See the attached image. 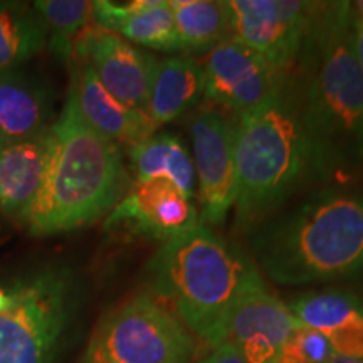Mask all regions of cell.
<instances>
[{
	"label": "cell",
	"instance_id": "obj_1",
	"mask_svg": "<svg viewBox=\"0 0 363 363\" xmlns=\"http://www.w3.org/2000/svg\"><path fill=\"white\" fill-rule=\"evenodd\" d=\"M291 69L289 81L325 177L363 162V74L352 2H315Z\"/></svg>",
	"mask_w": 363,
	"mask_h": 363
},
{
	"label": "cell",
	"instance_id": "obj_2",
	"mask_svg": "<svg viewBox=\"0 0 363 363\" xmlns=\"http://www.w3.org/2000/svg\"><path fill=\"white\" fill-rule=\"evenodd\" d=\"M235 220L254 229L303 189L325 179L288 72L278 89L234 125Z\"/></svg>",
	"mask_w": 363,
	"mask_h": 363
},
{
	"label": "cell",
	"instance_id": "obj_3",
	"mask_svg": "<svg viewBox=\"0 0 363 363\" xmlns=\"http://www.w3.org/2000/svg\"><path fill=\"white\" fill-rule=\"evenodd\" d=\"M251 252L281 284L363 274V194L328 189L252 229Z\"/></svg>",
	"mask_w": 363,
	"mask_h": 363
},
{
	"label": "cell",
	"instance_id": "obj_4",
	"mask_svg": "<svg viewBox=\"0 0 363 363\" xmlns=\"http://www.w3.org/2000/svg\"><path fill=\"white\" fill-rule=\"evenodd\" d=\"M51 131L48 175L22 220L34 235L88 225L111 212L128 190L120 147L86 123L71 89Z\"/></svg>",
	"mask_w": 363,
	"mask_h": 363
},
{
	"label": "cell",
	"instance_id": "obj_5",
	"mask_svg": "<svg viewBox=\"0 0 363 363\" xmlns=\"http://www.w3.org/2000/svg\"><path fill=\"white\" fill-rule=\"evenodd\" d=\"M259 279V269L247 256L203 224L163 242L148 262L153 293L212 348L235 301Z\"/></svg>",
	"mask_w": 363,
	"mask_h": 363
},
{
	"label": "cell",
	"instance_id": "obj_6",
	"mask_svg": "<svg viewBox=\"0 0 363 363\" xmlns=\"http://www.w3.org/2000/svg\"><path fill=\"white\" fill-rule=\"evenodd\" d=\"M72 276L49 266L17 281L0 311V363H54L72 306Z\"/></svg>",
	"mask_w": 363,
	"mask_h": 363
},
{
	"label": "cell",
	"instance_id": "obj_7",
	"mask_svg": "<svg viewBox=\"0 0 363 363\" xmlns=\"http://www.w3.org/2000/svg\"><path fill=\"white\" fill-rule=\"evenodd\" d=\"M194 353L187 326L155 298L136 294L101 318L84 363H189Z\"/></svg>",
	"mask_w": 363,
	"mask_h": 363
},
{
	"label": "cell",
	"instance_id": "obj_8",
	"mask_svg": "<svg viewBox=\"0 0 363 363\" xmlns=\"http://www.w3.org/2000/svg\"><path fill=\"white\" fill-rule=\"evenodd\" d=\"M230 38L247 45L279 72H289L305 39L315 2L224 0Z\"/></svg>",
	"mask_w": 363,
	"mask_h": 363
},
{
	"label": "cell",
	"instance_id": "obj_9",
	"mask_svg": "<svg viewBox=\"0 0 363 363\" xmlns=\"http://www.w3.org/2000/svg\"><path fill=\"white\" fill-rule=\"evenodd\" d=\"M192 162L201 199V224L219 225L235 202L234 125L216 106H202L189 120Z\"/></svg>",
	"mask_w": 363,
	"mask_h": 363
},
{
	"label": "cell",
	"instance_id": "obj_10",
	"mask_svg": "<svg viewBox=\"0 0 363 363\" xmlns=\"http://www.w3.org/2000/svg\"><path fill=\"white\" fill-rule=\"evenodd\" d=\"M202 71L203 98L238 116L264 103L286 74L234 38L206 54Z\"/></svg>",
	"mask_w": 363,
	"mask_h": 363
},
{
	"label": "cell",
	"instance_id": "obj_11",
	"mask_svg": "<svg viewBox=\"0 0 363 363\" xmlns=\"http://www.w3.org/2000/svg\"><path fill=\"white\" fill-rule=\"evenodd\" d=\"M74 57L93 69L103 88L118 101L147 111L158 59L128 40L93 24L74 45Z\"/></svg>",
	"mask_w": 363,
	"mask_h": 363
},
{
	"label": "cell",
	"instance_id": "obj_12",
	"mask_svg": "<svg viewBox=\"0 0 363 363\" xmlns=\"http://www.w3.org/2000/svg\"><path fill=\"white\" fill-rule=\"evenodd\" d=\"M299 321L264 279L240 296L222 325L217 345H230L246 363H271Z\"/></svg>",
	"mask_w": 363,
	"mask_h": 363
},
{
	"label": "cell",
	"instance_id": "obj_13",
	"mask_svg": "<svg viewBox=\"0 0 363 363\" xmlns=\"http://www.w3.org/2000/svg\"><path fill=\"white\" fill-rule=\"evenodd\" d=\"M197 224L201 219L192 201L165 179L136 180L106 219V227L125 225L163 242Z\"/></svg>",
	"mask_w": 363,
	"mask_h": 363
},
{
	"label": "cell",
	"instance_id": "obj_14",
	"mask_svg": "<svg viewBox=\"0 0 363 363\" xmlns=\"http://www.w3.org/2000/svg\"><path fill=\"white\" fill-rule=\"evenodd\" d=\"M52 153V131L24 140L0 138V212L22 222L43 189Z\"/></svg>",
	"mask_w": 363,
	"mask_h": 363
},
{
	"label": "cell",
	"instance_id": "obj_15",
	"mask_svg": "<svg viewBox=\"0 0 363 363\" xmlns=\"http://www.w3.org/2000/svg\"><path fill=\"white\" fill-rule=\"evenodd\" d=\"M301 325L318 331L333 353L363 358V301L338 289L306 293L288 306Z\"/></svg>",
	"mask_w": 363,
	"mask_h": 363
},
{
	"label": "cell",
	"instance_id": "obj_16",
	"mask_svg": "<svg viewBox=\"0 0 363 363\" xmlns=\"http://www.w3.org/2000/svg\"><path fill=\"white\" fill-rule=\"evenodd\" d=\"M69 89L74 93L81 116L91 128L115 142L131 148L155 135L158 126L147 111L136 110L111 96L88 66L72 76Z\"/></svg>",
	"mask_w": 363,
	"mask_h": 363
},
{
	"label": "cell",
	"instance_id": "obj_17",
	"mask_svg": "<svg viewBox=\"0 0 363 363\" xmlns=\"http://www.w3.org/2000/svg\"><path fill=\"white\" fill-rule=\"evenodd\" d=\"M94 24L118 34L130 44L162 52H180L169 0H135L116 4L110 0L93 2Z\"/></svg>",
	"mask_w": 363,
	"mask_h": 363
},
{
	"label": "cell",
	"instance_id": "obj_18",
	"mask_svg": "<svg viewBox=\"0 0 363 363\" xmlns=\"http://www.w3.org/2000/svg\"><path fill=\"white\" fill-rule=\"evenodd\" d=\"M49 91L19 71L0 76V138H34L52 126Z\"/></svg>",
	"mask_w": 363,
	"mask_h": 363
},
{
	"label": "cell",
	"instance_id": "obj_19",
	"mask_svg": "<svg viewBox=\"0 0 363 363\" xmlns=\"http://www.w3.org/2000/svg\"><path fill=\"white\" fill-rule=\"evenodd\" d=\"M203 98V71L192 57L158 59L147 101V115L157 126L172 123Z\"/></svg>",
	"mask_w": 363,
	"mask_h": 363
},
{
	"label": "cell",
	"instance_id": "obj_20",
	"mask_svg": "<svg viewBox=\"0 0 363 363\" xmlns=\"http://www.w3.org/2000/svg\"><path fill=\"white\" fill-rule=\"evenodd\" d=\"M128 155L136 180L165 179L192 201L197 177L192 157L180 136L155 133L128 148Z\"/></svg>",
	"mask_w": 363,
	"mask_h": 363
},
{
	"label": "cell",
	"instance_id": "obj_21",
	"mask_svg": "<svg viewBox=\"0 0 363 363\" xmlns=\"http://www.w3.org/2000/svg\"><path fill=\"white\" fill-rule=\"evenodd\" d=\"M48 43V29L33 7L0 2V76L17 71Z\"/></svg>",
	"mask_w": 363,
	"mask_h": 363
},
{
	"label": "cell",
	"instance_id": "obj_22",
	"mask_svg": "<svg viewBox=\"0 0 363 363\" xmlns=\"http://www.w3.org/2000/svg\"><path fill=\"white\" fill-rule=\"evenodd\" d=\"M182 51L207 54L230 38L224 4L216 0H170Z\"/></svg>",
	"mask_w": 363,
	"mask_h": 363
},
{
	"label": "cell",
	"instance_id": "obj_23",
	"mask_svg": "<svg viewBox=\"0 0 363 363\" xmlns=\"http://www.w3.org/2000/svg\"><path fill=\"white\" fill-rule=\"evenodd\" d=\"M34 12L48 29L51 51L65 61L74 57L81 34L94 24L93 2L88 0H38Z\"/></svg>",
	"mask_w": 363,
	"mask_h": 363
},
{
	"label": "cell",
	"instance_id": "obj_24",
	"mask_svg": "<svg viewBox=\"0 0 363 363\" xmlns=\"http://www.w3.org/2000/svg\"><path fill=\"white\" fill-rule=\"evenodd\" d=\"M333 350L315 330L299 323L271 363H328Z\"/></svg>",
	"mask_w": 363,
	"mask_h": 363
},
{
	"label": "cell",
	"instance_id": "obj_25",
	"mask_svg": "<svg viewBox=\"0 0 363 363\" xmlns=\"http://www.w3.org/2000/svg\"><path fill=\"white\" fill-rule=\"evenodd\" d=\"M201 363H246L244 358L239 355V352L235 350L230 345H217L212 348V352L207 357H203Z\"/></svg>",
	"mask_w": 363,
	"mask_h": 363
},
{
	"label": "cell",
	"instance_id": "obj_26",
	"mask_svg": "<svg viewBox=\"0 0 363 363\" xmlns=\"http://www.w3.org/2000/svg\"><path fill=\"white\" fill-rule=\"evenodd\" d=\"M353 39H355V52L358 65H360L363 74V21L360 17H357L355 11H353Z\"/></svg>",
	"mask_w": 363,
	"mask_h": 363
},
{
	"label": "cell",
	"instance_id": "obj_27",
	"mask_svg": "<svg viewBox=\"0 0 363 363\" xmlns=\"http://www.w3.org/2000/svg\"><path fill=\"white\" fill-rule=\"evenodd\" d=\"M328 363H363V358H348L337 355V353H331Z\"/></svg>",
	"mask_w": 363,
	"mask_h": 363
},
{
	"label": "cell",
	"instance_id": "obj_28",
	"mask_svg": "<svg viewBox=\"0 0 363 363\" xmlns=\"http://www.w3.org/2000/svg\"><path fill=\"white\" fill-rule=\"evenodd\" d=\"M9 303H11V293L0 288V311L6 310V308L9 306Z\"/></svg>",
	"mask_w": 363,
	"mask_h": 363
},
{
	"label": "cell",
	"instance_id": "obj_29",
	"mask_svg": "<svg viewBox=\"0 0 363 363\" xmlns=\"http://www.w3.org/2000/svg\"><path fill=\"white\" fill-rule=\"evenodd\" d=\"M353 4V11H355L357 17H360L363 21V0H358V2H352Z\"/></svg>",
	"mask_w": 363,
	"mask_h": 363
}]
</instances>
